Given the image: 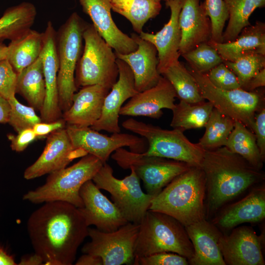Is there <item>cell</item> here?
I'll list each match as a JSON object with an SVG mask.
<instances>
[{
  "mask_svg": "<svg viewBox=\"0 0 265 265\" xmlns=\"http://www.w3.org/2000/svg\"><path fill=\"white\" fill-rule=\"evenodd\" d=\"M185 227L194 249L189 265H226L218 245L222 233L217 227L205 219Z\"/></svg>",
  "mask_w": 265,
  "mask_h": 265,
  "instance_id": "26",
  "label": "cell"
},
{
  "mask_svg": "<svg viewBox=\"0 0 265 265\" xmlns=\"http://www.w3.org/2000/svg\"><path fill=\"white\" fill-rule=\"evenodd\" d=\"M130 170L129 175L118 179L106 162L92 180L100 189L110 194L113 203L129 222L139 224L155 196L142 191L139 178L133 169Z\"/></svg>",
  "mask_w": 265,
  "mask_h": 265,
  "instance_id": "10",
  "label": "cell"
},
{
  "mask_svg": "<svg viewBox=\"0 0 265 265\" xmlns=\"http://www.w3.org/2000/svg\"><path fill=\"white\" fill-rule=\"evenodd\" d=\"M111 158L124 169H133L141 179L146 193L157 195L174 178L191 167L187 163L172 159L150 156L143 153L116 150Z\"/></svg>",
  "mask_w": 265,
  "mask_h": 265,
  "instance_id": "11",
  "label": "cell"
},
{
  "mask_svg": "<svg viewBox=\"0 0 265 265\" xmlns=\"http://www.w3.org/2000/svg\"><path fill=\"white\" fill-rule=\"evenodd\" d=\"M16 93L35 109L41 110L46 95L42 60L39 56L32 64L18 74Z\"/></svg>",
  "mask_w": 265,
  "mask_h": 265,
  "instance_id": "30",
  "label": "cell"
},
{
  "mask_svg": "<svg viewBox=\"0 0 265 265\" xmlns=\"http://www.w3.org/2000/svg\"><path fill=\"white\" fill-rule=\"evenodd\" d=\"M213 108L209 101L189 103L180 100L171 110L173 115L170 126L183 132L204 127Z\"/></svg>",
  "mask_w": 265,
  "mask_h": 265,
  "instance_id": "32",
  "label": "cell"
},
{
  "mask_svg": "<svg viewBox=\"0 0 265 265\" xmlns=\"http://www.w3.org/2000/svg\"><path fill=\"white\" fill-rule=\"evenodd\" d=\"M76 265H103L102 259L99 256L85 254L81 256L76 262Z\"/></svg>",
  "mask_w": 265,
  "mask_h": 265,
  "instance_id": "48",
  "label": "cell"
},
{
  "mask_svg": "<svg viewBox=\"0 0 265 265\" xmlns=\"http://www.w3.org/2000/svg\"><path fill=\"white\" fill-rule=\"evenodd\" d=\"M86 25L77 13L73 12L56 32L59 105L64 112L71 106L78 88L75 74L83 51V32Z\"/></svg>",
  "mask_w": 265,
  "mask_h": 265,
  "instance_id": "9",
  "label": "cell"
},
{
  "mask_svg": "<svg viewBox=\"0 0 265 265\" xmlns=\"http://www.w3.org/2000/svg\"><path fill=\"white\" fill-rule=\"evenodd\" d=\"M122 126L147 141L145 154L183 161L191 166H201L205 150L198 143L190 142L183 131L163 129L132 118L123 121Z\"/></svg>",
  "mask_w": 265,
  "mask_h": 265,
  "instance_id": "6",
  "label": "cell"
},
{
  "mask_svg": "<svg viewBox=\"0 0 265 265\" xmlns=\"http://www.w3.org/2000/svg\"><path fill=\"white\" fill-rule=\"evenodd\" d=\"M110 89L100 84L84 86L76 92L70 107L63 114L68 125L91 127L100 118L105 98Z\"/></svg>",
  "mask_w": 265,
  "mask_h": 265,
  "instance_id": "25",
  "label": "cell"
},
{
  "mask_svg": "<svg viewBox=\"0 0 265 265\" xmlns=\"http://www.w3.org/2000/svg\"><path fill=\"white\" fill-rule=\"evenodd\" d=\"M200 167L206 181V218L265 179L262 170L225 146L205 150Z\"/></svg>",
  "mask_w": 265,
  "mask_h": 265,
  "instance_id": "2",
  "label": "cell"
},
{
  "mask_svg": "<svg viewBox=\"0 0 265 265\" xmlns=\"http://www.w3.org/2000/svg\"><path fill=\"white\" fill-rule=\"evenodd\" d=\"M262 243V236L242 226L232 229L228 235L222 234L218 245L226 265H264Z\"/></svg>",
  "mask_w": 265,
  "mask_h": 265,
  "instance_id": "15",
  "label": "cell"
},
{
  "mask_svg": "<svg viewBox=\"0 0 265 265\" xmlns=\"http://www.w3.org/2000/svg\"><path fill=\"white\" fill-rule=\"evenodd\" d=\"M8 50L7 46L3 43H0V61L7 59Z\"/></svg>",
  "mask_w": 265,
  "mask_h": 265,
  "instance_id": "52",
  "label": "cell"
},
{
  "mask_svg": "<svg viewBox=\"0 0 265 265\" xmlns=\"http://www.w3.org/2000/svg\"><path fill=\"white\" fill-rule=\"evenodd\" d=\"M67 132L75 149L92 155L103 163L118 149L128 147L130 151L143 153L147 149L146 140L142 137L126 133H113L110 136L102 134L90 127L68 125Z\"/></svg>",
  "mask_w": 265,
  "mask_h": 265,
  "instance_id": "13",
  "label": "cell"
},
{
  "mask_svg": "<svg viewBox=\"0 0 265 265\" xmlns=\"http://www.w3.org/2000/svg\"><path fill=\"white\" fill-rule=\"evenodd\" d=\"M37 10L35 5L24 1L6 9L0 18V43L14 40L31 29Z\"/></svg>",
  "mask_w": 265,
  "mask_h": 265,
  "instance_id": "28",
  "label": "cell"
},
{
  "mask_svg": "<svg viewBox=\"0 0 265 265\" xmlns=\"http://www.w3.org/2000/svg\"><path fill=\"white\" fill-rule=\"evenodd\" d=\"M205 197L204 171L192 166L155 196L149 210L167 214L185 227L206 219Z\"/></svg>",
  "mask_w": 265,
  "mask_h": 265,
  "instance_id": "3",
  "label": "cell"
},
{
  "mask_svg": "<svg viewBox=\"0 0 265 265\" xmlns=\"http://www.w3.org/2000/svg\"><path fill=\"white\" fill-rule=\"evenodd\" d=\"M119 75L106 96L101 116L91 127L98 132L105 131L111 133L121 131L119 125L120 111L123 104L138 93L136 89L133 73L128 65L116 58Z\"/></svg>",
  "mask_w": 265,
  "mask_h": 265,
  "instance_id": "17",
  "label": "cell"
},
{
  "mask_svg": "<svg viewBox=\"0 0 265 265\" xmlns=\"http://www.w3.org/2000/svg\"><path fill=\"white\" fill-rule=\"evenodd\" d=\"M235 123V120L213 107L204 127L205 132L198 143L205 150L225 146Z\"/></svg>",
  "mask_w": 265,
  "mask_h": 265,
  "instance_id": "36",
  "label": "cell"
},
{
  "mask_svg": "<svg viewBox=\"0 0 265 265\" xmlns=\"http://www.w3.org/2000/svg\"><path fill=\"white\" fill-rule=\"evenodd\" d=\"M229 13L228 23L222 35V42L234 41L241 30L250 25L249 19L257 8L265 5V0H224Z\"/></svg>",
  "mask_w": 265,
  "mask_h": 265,
  "instance_id": "34",
  "label": "cell"
},
{
  "mask_svg": "<svg viewBox=\"0 0 265 265\" xmlns=\"http://www.w3.org/2000/svg\"><path fill=\"white\" fill-rule=\"evenodd\" d=\"M8 138L11 142L12 150L21 152L37 138V136L33 129L30 128L22 130L17 135L9 134Z\"/></svg>",
  "mask_w": 265,
  "mask_h": 265,
  "instance_id": "44",
  "label": "cell"
},
{
  "mask_svg": "<svg viewBox=\"0 0 265 265\" xmlns=\"http://www.w3.org/2000/svg\"><path fill=\"white\" fill-rule=\"evenodd\" d=\"M215 213L211 222L223 229L230 230L244 223H256L265 218V186L252 187L239 200L225 205Z\"/></svg>",
  "mask_w": 265,
  "mask_h": 265,
  "instance_id": "20",
  "label": "cell"
},
{
  "mask_svg": "<svg viewBox=\"0 0 265 265\" xmlns=\"http://www.w3.org/2000/svg\"><path fill=\"white\" fill-rule=\"evenodd\" d=\"M162 252L177 253L188 261L194 255L183 225L167 214L148 210L139 223L134 259Z\"/></svg>",
  "mask_w": 265,
  "mask_h": 265,
  "instance_id": "4",
  "label": "cell"
},
{
  "mask_svg": "<svg viewBox=\"0 0 265 265\" xmlns=\"http://www.w3.org/2000/svg\"><path fill=\"white\" fill-rule=\"evenodd\" d=\"M65 124L66 122L63 118L50 122L41 121L35 124L32 129L37 137H42L49 135L56 130L65 128Z\"/></svg>",
  "mask_w": 265,
  "mask_h": 265,
  "instance_id": "46",
  "label": "cell"
},
{
  "mask_svg": "<svg viewBox=\"0 0 265 265\" xmlns=\"http://www.w3.org/2000/svg\"><path fill=\"white\" fill-rule=\"evenodd\" d=\"M179 22L181 31V55L211 40V20L200 0H183Z\"/></svg>",
  "mask_w": 265,
  "mask_h": 265,
  "instance_id": "23",
  "label": "cell"
},
{
  "mask_svg": "<svg viewBox=\"0 0 265 265\" xmlns=\"http://www.w3.org/2000/svg\"><path fill=\"white\" fill-rule=\"evenodd\" d=\"M42 258L34 253L33 254L23 256L18 265H39L44 264Z\"/></svg>",
  "mask_w": 265,
  "mask_h": 265,
  "instance_id": "50",
  "label": "cell"
},
{
  "mask_svg": "<svg viewBox=\"0 0 265 265\" xmlns=\"http://www.w3.org/2000/svg\"><path fill=\"white\" fill-rule=\"evenodd\" d=\"M103 164L96 157L87 154L73 165L50 174L44 185L28 191L23 199L33 204L62 201L82 208L80 189L86 182L92 179Z\"/></svg>",
  "mask_w": 265,
  "mask_h": 265,
  "instance_id": "5",
  "label": "cell"
},
{
  "mask_svg": "<svg viewBox=\"0 0 265 265\" xmlns=\"http://www.w3.org/2000/svg\"><path fill=\"white\" fill-rule=\"evenodd\" d=\"M8 101L10 105L8 123L17 132L26 129H32L35 124L42 121L33 107L20 103L15 96Z\"/></svg>",
  "mask_w": 265,
  "mask_h": 265,
  "instance_id": "39",
  "label": "cell"
},
{
  "mask_svg": "<svg viewBox=\"0 0 265 265\" xmlns=\"http://www.w3.org/2000/svg\"><path fill=\"white\" fill-rule=\"evenodd\" d=\"M10 111L9 101L0 95V123H8Z\"/></svg>",
  "mask_w": 265,
  "mask_h": 265,
  "instance_id": "49",
  "label": "cell"
},
{
  "mask_svg": "<svg viewBox=\"0 0 265 265\" xmlns=\"http://www.w3.org/2000/svg\"><path fill=\"white\" fill-rule=\"evenodd\" d=\"M265 86V68L251 78L242 89L252 91Z\"/></svg>",
  "mask_w": 265,
  "mask_h": 265,
  "instance_id": "47",
  "label": "cell"
},
{
  "mask_svg": "<svg viewBox=\"0 0 265 265\" xmlns=\"http://www.w3.org/2000/svg\"><path fill=\"white\" fill-rule=\"evenodd\" d=\"M165 0V1H168V0Z\"/></svg>",
  "mask_w": 265,
  "mask_h": 265,
  "instance_id": "53",
  "label": "cell"
},
{
  "mask_svg": "<svg viewBox=\"0 0 265 265\" xmlns=\"http://www.w3.org/2000/svg\"><path fill=\"white\" fill-rule=\"evenodd\" d=\"M137 45V49L130 53H115L117 58L126 62L131 68L138 92L155 86L161 77L158 71L157 50L150 42L141 38L137 33L131 36Z\"/></svg>",
  "mask_w": 265,
  "mask_h": 265,
  "instance_id": "24",
  "label": "cell"
},
{
  "mask_svg": "<svg viewBox=\"0 0 265 265\" xmlns=\"http://www.w3.org/2000/svg\"><path fill=\"white\" fill-rule=\"evenodd\" d=\"M183 0H170L166 5L171 11L170 19L163 27L156 33L142 31L139 36L153 44L158 52V71L161 75L168 67L179 61L181 31L179 17Z\"/></svg>",
  "mask_w": 265,
  "mask_h": 265,
  "instance_id": "19",
  "label": "cell"
},
{
  "mask_svg": "<svg viewBox=\"0 0 265 265\" xmlns=\"http://www.w3.org/2000/svg\"><path fill=\"white\" fill-rule=\"evenodd\" d=\"M17 265L13 257L0 248V265Z\"/></svg>",
  "mask_w": 265,
  "mask_h": 265,
  "instance_id": "51",
  "label": "cell"
},
{
  "mask_svg": "<svg viewBox=\"0 0 265 265\" xmlns=\"http://www.w3.org/2000/svg\"><path fill=\"white\" fill-rule=\"evenodd\" d=\"M83 39L84 45L75 71L77 87L100 84L111 89L119 75L115 52L92 24H86Z\"/></svg>",
  "mask_w": 265,
  "mask_h": 265,
  "instance_id": "7",
  "label": "cell"
},
{
  "mask_svg": "<svg viewBox=\"0 0 265 265\" xmlns=\"http://www.w3.org/2000/svg\"><path fill=\"white\" fill-rule=\"evenodd\" d=\"M161 0H110L111 9L126 18L140 34L147 22L161 10Z\"/></svg>",
  "mask_w": 265,
  "mask_h": 265,
  "instance_id": "31",
  "label": "cell"
},
{
  "mask_svg": "<svg viewBox=\"0 0 265 265\" xmlns=\"http://www.w3.org/2000/svg\"><path fill=\"white\" fill-rule=\"evenodd\" d=\"M44 33V44L40 57L42 60L46 95L40 110L42 121L50 122L59 119L57 74L59 63L56 47V32L51 21H48Z\"/></svg>",
  "mask_w": 265,
  "mask_h": 265,
  "instance_id": "18",
  "label": "cell"
},
{
  "mask_svg": "<svg viewBox=\"0 0 265 265\" xmlns=\"http://www.w3.org/2000/svg\"><path fill=\"white\" fill-rule=\"evenodd\" d=\"M86 155L73 147L65 128L56 130L48 135L42 153L25 170L24 177L31 180L50 174L66 167L74 159Z\"/></svg>",
  "mask_w": 265,
  "mask_h": 265,
  "instance_id": "16",
  "label": "cell"
},
{
  "mask_svg": "<svg viewBox=\"0 0 265 265\" xmlns=\"http://www.w3.org/2000/svg\"><path fill=\"white\" fill-rule=\"evenodd\" d=\"M194 78L202 97L213 107L235 121L244 124L254 133L255 116L265 106L264 90L246 91L241 88L225 90L214 85L206 73L187 68Z\"/></svg>",
  "mask_w": 265,
  "mask_h": 265,
  "instance_id": "8",
  "label": "cell"
},
{
  "mask_svg": "<svg viewBox=\"0 0 265 265\" xmlns=\"http://www.w3.org/2000/svg\"><path fill=\"white\" fill-rule=\"evenodd\" d=\"M254 133L261 155L265 159V107L262 108L255 116Z\"/></svg>",
  "mask_w": 265,
  "mask_h": 265,
  "instance_id": "45",
  "label": "cell"
},
{
  "mask_svg": "<svg viewBox=\"0 0 265 265\" xmlns=\"http://www.w3.org/2000/svg\"><path fill=\"white\" fill-rule=\"evenodd\" d=\"M189 66L202 73H207L223 62L218 52L208 42L199 44L193 49L181 55Z\"/></svg>",
  "mask_w": 265,
  "mask_h": 265,
  "instance_id": "38",
  "label": "cell"
},
{
  "mask_svg": "<svg viewBox=\"0 0 265 265\" xmlns=\"http://www.w3.org/2000/svg\"><path fill=\"white\" fill-rule=\"evenodd\" d=\"M207 15L211 20L212 33L211 41L222 42V35L229 13L224 0H204Z\"/></svg>",
  "mask_w": 265,
  "mask_h": 265,
  "instance_id": "40",
  "label": "cell"
},
{
  "mask_svg": "<svg viewBox=\"0 0 265 265\" xmlns=\"http://www.w3.org/2000/svg\"><path fill=\"white\" fill-rule=\"evenodd\" d=\"M161 76L169 81L180 100L189 103L205 101L201 95L194 78L179 61L168 67Z\"/></svg>",
  "mask_w": 265,
  "mask_h": 265,
  "instance_id": "35",
  "label": "cell"
},
{
  "mask_svg": "<svg viewBox=\"0 0 265 265\" xmlns=\"http://www.w3.org/2000/svg\"><path fill=\"white\" fill-rule=\"evenodd\" d=\"M18 74L7 59L0 61V95L8 100L15 96Z\"/></svg>",
  "mask_w": 265,
  "mask_h": 265,
  "instance_id": "42",
  "label": "cell"
},
{
  "mask_svg": "<svg viewBox=\"0 0 265 265\" xmlns=\"http://www.w3.org/2000/svg\"><path fill=\"white\" fill-rule=\"evenodd\" d=\"M78 0L95 29L116 53L126 54L137 49L134 40L115 24L111 14L110 0Z\"/></svg>",
  "mask_w": 265,
  "mask_h": 265,
  "instance_id": "21",
  "label": "cell"
},
{
  "mask_svg": "<svg viewBox=\"0 0 265 265\" xmlns=\"http://www.w3.org/2000/svg\"><path fill=\"white\" fill-rule=\"evenodd\" d=\"M176 97L177 94L171 83L161 76L155 86L138 92L131 98L121 107L119 114L123 116L159 118L162 115V109L172 110L174 108Z\"/></svg>",
  "mask_w": 265,
  "mask_h": 265,
  "instance_id": "22",
  "label": "cell"
},
{
  "mask_svg": "<svg viewBox=\"0 0 265 265\" xmlns=\"http://www.w3.org/2000/svg\"><path fill=\"white\" fill-rule=\"evenodd\" d=\"M133 265H187L188 260L177 253L162 252L135 258Z\"/></svg>",
  "mask_w": 265,
  "mask_h": 265,
  "instance_id": "43",
  "label": "cell"
},
{
  "mask_svg": "<svg viewBox=\"0 0 265 265\" xmlns=\"http://www.w3.org/2000/svg\"><path fill=\"white\" fill-rule=\"evenodd\" d=\"M223 62L237 76L241 88L265 68V54L258 53L245 54L234 61Z\"/></svg>",
  "mask_w": 265,
  "mask_h": 265,
  "instance_id": "37",
  "label": "cell"
},
{
  "mask_svg": "<svg viewBox=\"0 0 265 265\" xmlns=\"http://www.w3.org/2000/svg\"><path fill=\"white\" fill-rule=\"evenodd\" d=\"M44 44V33L32 29L20 37L11 41L7 59L18 74L39 57Z\"/></svg>",
  "mask_w": 265,
  "mask_h": 265,
  "instance_id": "29",
  "label": "cell"
},
{
  "mask_svg": "<svg viewBox=\"0 0 265 265\" xmlns=\"http://www.w3.org/2000/svg\"><path fill=\"white\" fill-rule=\"evenodd\" d=\"M231 152L236 153L258 169L262 170L264 162L258 147L254 133L239 121H235L226 145Z\"/></svg>",
  "mask_w": 265,
  "mask_h": 265,
  "instance_id": "33",
  "label": "cell"
},
{
  "mask_svg": "<svg viewBox=\"0 0 265 265\" xmlns=\"http://www.w3.org/2000/svg\"><path fill=\"white\" fill-rule=\"evenodd\" d=\"M88 229L79 208L62 201L45 203L27 223L34 253L49 265H72Z\"/></svg>",
  "mask_w": 265,
  "mask_h": 265,
  "instance_id": "1",
  "label": "cell"
},
{
  "mask_svg": "<svg viewBox=\"0 0 265 265\" xmlns=\"http://www.w3.org/2000/svg\"><path fill=\"white\" fill-rule=\"evenodd\" d=\"M206 74L210 81L218 88L225 90L241 88L237 76L223 62Z\"/></svg>",
  "mask_w": 265,
  "mask_h": 265,
  "instance_id": "41",
  "label": "cell"
},
{
  "mask_svg": "<svg viewBox=\"0 0 265 265\" xmlns=\"http://www.w3.org/2000/svg\"><path fill=\"white\" fill-rule=\"evenodd\" d=\"M208 43L216 49L223 61H234L251 53L265 54V24L257 21L247 26L233 41L219 43L210 40Z\"/></svg>",
  "mask_w": 265,
  "mask_h": 265,
  "instance_id": "27",
  "label": "cell"
},
{
  "mask_svg": "<svg viewBox=\"0 0 265 265\" xmlns=\"http://www.w3.org/2000/svg\"><path fill=\"white\" fill-rule=\"evenodd\" d=\"M139 224L128 222L111 232L88 229L91 241L81 249L84 254L99 256L103 265H133Z\"/></svg>",
  "mask_w": 265,
  "mask_h": 265,
  "instance_id": "12",
  "label": "cell"
},
{
  "mask_svg": "<svg viewBox=\"0 0 265 265\" xmlns=\"http://www.w3.org/2000/svg\"><path fill=\"white\" fill-rule=\"evenodd\" d=\"M80 194L83 207L79 210L88 227L94 225L101 231L111 232L129 222L92 180L82 186Z\"/></svg>",
  "mask_w": 265,
  "mask_h": 265,
  "instance_id": "14",
  "label": "cell"
}]
</instances>
